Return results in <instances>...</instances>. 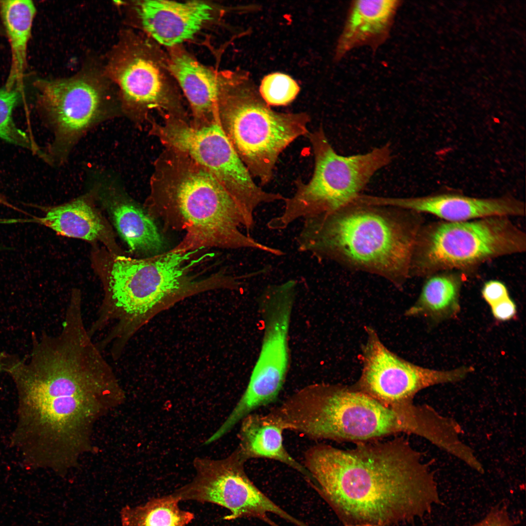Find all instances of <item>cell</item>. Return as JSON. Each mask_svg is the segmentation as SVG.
Here are the masks:
<instances>
[{"instance_id": "11", "label": "cell", "mask_w": 526, "mask_h": 526, "mask_svg": "<svg viewBox=\"0 0 526 526\" xmlns=\"http://www.w3.org/2000/svg\"><path fill=\"white\" fill-rule=\"evenodd\" d=\"M246 461L236 448L221 459H194L196 475L189 483L171 494L179 501L210 503L228 509L225 520L259 519L270 526H279L268 516L273 513L295 526L305 523L288 513L263 492L250 480L244 468Z\"/></svg>"}, {"instance_id": "16", "label": "cell", "mask_w": 526, "mask_h": 526, "mask_svg": "<svg viewBox=\"0 0 526 526\" xmlns=\"http://www.w3.org/2000/svg\"><path fill=\"white\" fill-rule=\"evenodd\" d=\"M135 8L145 31L170 48L193 39L218 16L214 5L200 0H147L138 1Z\"/></svg>"}, {"instance_id": "22", "label": "cell", "mask_w": 526, "mask_h": 526, "mask_svg": "<svg viewBox=\"0 0 526 526\" xmlns=\"http://www.w3.org/2000/svg\"><path fill=\"white\" fill-rule=\"evenodd\" d=\"M34 220L64 236L92 241L100 238L105 225L94 208L84 199L51 207Z\"/></svg>"}, {"instance_id": "4", "label": "cell", "mask_w": 526, "mask_h": 526, "mask_svg": "<svg viewBox=\"0 0 526 526\" xmlns=\"http://www.w3.org/2000/svg\"><path fill=\"white\" fill-rule=\"evenodd\" d=\"M287 430L313 440L357 443L403 433L424 438L432 424L429 406L387 407L352 386L313 383L285 399L281 409Z\"/></svg>"}, {"instance_id": "3", "label": "cell", "mask_w": 526, "mask_h": 526, "mask_svg": "<svg viewBox=\"0 0 526 526\" xmlns=\"http://www.w3.org/2000/svg\"><path fill=\"white\" fill-rule=\"evenodd\" d=\"M156 164L151 182L149 215L168 228L184 231L170 249L186 252L208 247L252 249L278 256V248L263 244L246 233V220L222 184L187 155L169 149Z\"/></svg>"}, {"instance_id": "20", "label": "cell", "mask_w": 526, "mask_h": 526, "mask_svg": "<svg viewBox=\"0 0 526 526\" xmlns=\"http://www.w3.org/2000/svg\"><path fill=\"white\" fill-rule=\"evenodd\" d=\"M102 195L118 233L131 252L151 256L162 253L163 239L152 217L113 187Z\"/></svg>"}, {"instance_id": "6", "label": "cell", "mask_w": 526, "mask_h": 526, "mask_svg": "<svg viewBox=\"0 0 526 526\" xmlns=\"http://www.w3.org/2000/svg\"><path fill=\"white\" fill-rule=\"evenodd\" d=\"M218 114L223 128L250 175L262 186L273 179L281 154L309 133L306 113L273 110L246 72L220 73Z\"/></svg>"}, {"instance_id": "31", "label": "cell", "mask_w": 526, "mask_h": 526, "mask_svg": "<svg viewBox=\"0 0 526 526\" xmlns=\"http://www.w3.org/2000/svg\"><path fill=\"white\" fill-rule=\"evenodd\" d=\"M2 31H4V30L0 19V35H1V34L3 33Z\"/></svg>"}, {"instance_id": "15", "label": "cell", "mask_w": 526, "mask_h": 526, "mask_svg": "<svg viewBox=\"0 0 526 526\" xmlns=\"http://www.w3.org/2000/svg\"><path fill=\"white\" fill-rule=\"evenodd\" d=\"M372 204L398 207L419 214L428 213L446 222H462L493 216H523L525 205L510 196L478 198L443 193L419 197L372 196Z\"/></svg>"}, {"instance_id": "30", "label": "cell", "mask_w": 526, "mask_h": 526, "mask_svg": "<svg viewBox=\"0 0 526 526\" xmlns=\"http://www.w3.org/2000/svg\"><path fill=\"white\" fill-rule=\"evenodd\" d=\"M387 526L383 525H355V526Z\"/></svg>"}, {"instance_id": "29", "label": "cell", "mask_w": 526, "mask_h": 526, "mask_svg": "<svg viewBox=\"0 0 526 526\" xmlns=\"http://www.w3.org/2000/svg\"><path fill=\"white\" fill-rule=\"evenodd\" d=\"M493 317L497 320L506 321L516 313V306L509 296L490 306Z\"/></svg>"}, {"instance_id": "13", "label": "cell", "mask_w": 526, "mask_h": 526, "mask_svg": "<svg viewBox=\"0 0 526 526\" xmlns=\"http://www.w3.org/2000/svg\"><path fill=\"white\" fill-rule=\"evenodd\" d=\"M33 87L37 105L55 128L58 142H71L100 113L101 91L85 78L38 79L33 82Z\"/></svg>"}, {"instance_id": "21", "label": "cell", "mask_w": 526, "mask_h": 526, "mask_svg": "<svg viewBox=\"0 0 526 526\" xmlns=\"http://www.w3.org/2000/svg\"><path fill=\"white\" fill-rule=\"evenodd\" d=\"M36 12L31 0H0V19L11 52L9 71L3 86L6 90L23 91L28 47Z\"/></svg>"}, {"instance_id": "25", "label": "cell", "mask_w": 526, "mask_h": 526, "mask_svg": "<svg viewBox=\"0 0 526 526\" xmlns=\"http://www.w3.org/2000/svg\"><path fill=\"white\" fill-rule=\"evenodd\" d=\"M22 93L18 89H0V138L10 143L38 152V148L27 134L18 128L13 113L21 101Z\"/></svg>"}, {"instance_id": "27", "label": "cell", "mask_w": 526, "mask_h": 526, "mask_svg": "<svg viewBox=\"0 0 526 526\" xmlns=\"http://www.w3.org/2000/svg\"><path fill=\"white\" fill-rule=\"evenodd\" d=\"M506 504L500 503L491 508L486 516L472 526H514Z\"/></svg>"}, {"instance_id": "2", "label": "cell", "mask_w": 526, "mask_h": 526, "mask_svg": "<svg viewBox=\"0 0 526 526\" xmlns=\"http://www.w3.org/2000/svg\"><path fill=\"white\" fill-rule=\"evenodd\" d=\"M419 213L356 200L303 219L296 238L299 251L351 270L382 277L401 288L423 225Z\"/></svg>"}, {"instance_id": "32", "label": "cell", "mask_w": 526, "mask_h": 526, "mask_svg": "<svg viewBox=\"0 0 526 526\" xmlns=\"http://www.w3.org/2000/svg\"><path fill=\"white\" fill-rule=\"evenodd\" d=\"M4 249V248L3 246H0V249Z\"/></svg>"}, {"instance_id": "24", "label": "cell", "mask_w": 526, "mask_h": 526, "mask_svg": "<svg viewBox=\"0 0 526 526\" xmlns=\"http://www.w3.org/2000/svg\"><path fill=\"white\" fill-rule=\"evenodd\" d=\"M179 502L170 494L126 507L121 512L122 526H187L194 515L180 508Z\"/></svg>"}, {"instance_id": "1", "label": "cell", "mask_w": 526, "mask_h": 526, "mask_svg": "<svg viewBox=\"0 0 526 526\" xmlns=\"http://www.w3.org/2000/svg\"><path fill=\"white\" fill-rule=\"evenodd\" d=\"M356 444L319 443L303 455L311 488L344 526L409 523L442 504L430 463L404 436Z\"/></svg>"}, {"instance_id": "10", "label": "cell", "mask_w": 526, "mask_h": 526, "mask_svg": "<svg viewBox=\"0 0 526 526\" xmlns=\"http://www.w3.org/2000/svg\"><path fill=\"white\" fill-rule=\"evenodd\" d=\"M297 285L295 280L269 284L258 297L261 347L247 386L229 414L235 422L276 401L283 387L290 365L289 333Z\"/></svg>"}, {"instance_id": "7", "label": "cell", "mask_w": 526, "mask_h": 526, "mask_svg": "<svg viewBox=\"0 0 526 526\" xmlns=\"http://www.w3.org/2000/svg\"><path fill=\"white\" fill-rule=\"evenodd\" d=\"M306 136L314 157L312 176L307 182L295 180V192L285 197L282 214L267 223L269 229L283 230L299 219L332 212L353 202L394 158L389 143L363 154H338L322 126Z\"/></svg>"}, {"instance_id": "28", "label": "cell", "mask_w": 526, "mask_h": 526, "mask_svg": "<svg viewBox=\"0 0 526 526\" xmlns=\"http://www.w3.org/2000/svg\"><path fill=\"white\" fill-rule=\"evenodd\" d=\"M481 293L484 300L490 306L509 296L506 286L496 280L486 282Z\"/></svg>"}, {"instance_id": "17", "label": "cell", "mask_w": 526, "mask_h": 526, "mask_svg": "<svg viewBox=\"0 0 526 526\" xmlns=\"http://www.w3.org/2000/svg\"><path fill=\"white\" fill-rule=\"evenodd\" d=\"M399 0H355L351 1L334 58L339 61L351 50L361 46L376 49L390 36Z\"/></svg>"}, {"instance_id": "12", "label": "cell", "mask_w": 526, "mask_h": 526, "mask_svg": "<svg viewBox=\"0 0 526 526\" xmlns=\"http://www.w3.org/2000/svg\"><path fill=\"white\" fill-rule=\"evenodd\" d=\"M365 331L367 339L360 358L361 373L353 386L387 407L413 404L422 390L459 381L474 371L470 366L444 371L415 365L390 350L374 329L366 326Z\"/></svg>"}, {"instance_id": "14", "label": "cell", "mask_w": 526, "mask_h": 526, "mask_svg": "<svg viewBox=\"0 0 526 526\" xmlns=\"http://www.w3.org/2000/svg\"><path fill=\"white\" fill-rule=\"evenodd\" d=\"M151 45L138 47L116 65L114 75L125 101L143 110H168L176 105L177 84L168 59Z\"/></svg>"}, {"instance_id": "9", "label": "cell", "mask_w": 526, "mask_h": 526, "mask_svg": "<svg viewBox=\"0 0 526 526\" xmlns=\"http://www.w3.org/2000/svg\"><path fill=\"white\" fill-rule=\"evenodd\" d=\"M155 132L168 148L187 155L222 184L249 227H255L254 213L259 206L284 200L281 193L266 191L256 183L227 136L219 114L199 127L171 118L156 125Z\"/></svg>"}, {"instance_id": "19", "label": "cell", "mask_w": 526, "mask_h": 526, "mask_svg": "<svg viewBox=\"0 0 526 526\" xmlns=\"http://www.w3.org/2000/svg\"><path fill=\"white\" fill-rule=\"evenodd\" d=\"M283 431L282 425L269 413L266 414L251 413L241 421L237 448L246 461L262 458L286 465L300 473L311 487L313 480L310 473L283 446Z\"/></svg>"}, {"instance_id": "26", "label": "cell", "mask_w": 526, "mask_h": 526, "mask_svg": "<svg viewBox=\"0 0 526 526\" xmlns=\"http://www.w3.org/2000/svg\"><path fill=\"white\" fill-rule=\"evenodd\" d=\"M298 83L289 75L274 73L262 79L259 92L269 106H286L291 103L300 92Z\"/></svg>"}, {"instance_id": "8", "label": "cell", "mask_w": 526, "mask_h": 526, "mask_svg": "<svg viewBox=\"0 0 526 526\" xmlns=\"http://www.w3.org/2000/svg\"><path fill=\"white\" fill-rule=\"evenodd\" d=\"M510 218L493 216L422 225L412 255L410 277L469 270L496 258L525 252L526 234Z\"/></svg>"}, {"instance_id": "23", "label": "cell", "mask_w": 526, "mask_h": 526, "mask_svg": "<svg viewBox=\"0 0 526 526\" xmlns=\"http://www.w3.org/2000/svg\"><path fill=\"white\" fill-rule=\"evenodd\" d=\"M460 280L451 275L428 277L416 301L405 315L423 317L436 323L455 317L460 310Z\"/></svg>"}, {"instance_id": "18", "label": "cell", "mask_w": 526, "mask_h": 526, "mask_svg": "<svg viewBox=\"0 0 526 526\" xmlns=\"http://www.w3.org/2000/svg\"><path fill=\"white\" fill-rule=\"evenodd\" d=\"M169 71L198 118L218 113L220 72L204 65L179 46L170 48Z\"/></svg>"}, {"instance_id": "5", "label": "cell", "mask_w": 526, "mask_h": 526, "mask_svg": "<svg viewBox=\"0 0 526 526\" xmlns=\"http://www.w3.org/2000/svg\"><path fill=\"white\" fill-rule=\"evenodd\" d=\"M199 250H170L144 259L117 256L108 277L107 296L89 329L95 334L111 325L100 345L120 356L135 330L148 315L166 301L196 283L189 272L208 255Z\"/></svg>"}]
</instances>
